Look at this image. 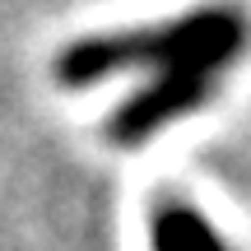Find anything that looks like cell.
Listing matches in <instances>:
<instances>
[{
	"instance_id": "obj_2",
	"label": "cell",
	"mask_w": 251,
	"mask_h": 251,
	"mask_svg": "<svg viewBox=\"0 0 251 251\" xmlns=\"http://www.w3.org/2000/svg\"><path fill=\"white\" fill-rule=\"evenodd\" d=\"M149 247L153 251H233L196 205L172 196L158 200L149 214Z\"/></svg>"
},
{
	"instance_id": "obj_1",
	"label": "cell",
	"mask_w": 251,
	"mask_h": 251,
	"mask_svg": "<svg viewBox=\"0 0 251 251\" xmlns=\"http://www.w3.org/2000/svg\"><path fill=\"white\" fill-rule=\"evenodd\" d=\"M247 47V9L233 0H209L144 28L75 37L56 56V84L93 89L102 79H130V93L107 117V140L117 149H140L168 126L196 117L224 89Z\"/></svg>"
}]
</instances>
